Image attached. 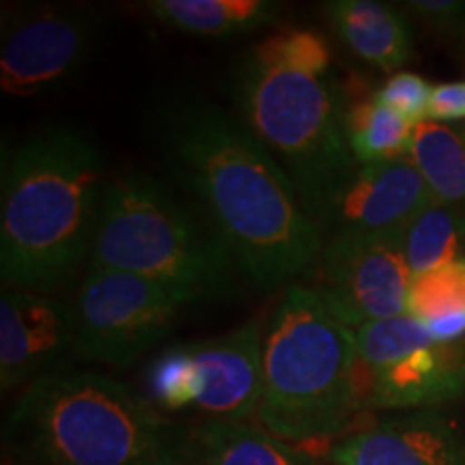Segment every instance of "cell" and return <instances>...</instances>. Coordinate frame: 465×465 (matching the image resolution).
I'll return each mask as SVG.
<instances>
[{"mask_svg":"<svg viewBox=\"0 0 465 465\" xmlns=\"http://www.w3.org/2000/svg\"><path fill=\"white\" fill-rule=\"evenodd\" d=\"M158 132L171 173L203 203L250 281L276 289L317 263L323 231L287 173L240 119L183 95L162 108Z\"/></svg>","mask_w":465,"mask_h":465,"instance_id":"6da1fadb","label":"cell"},{"mask_svg":"<svg viewBox=\"0 0 465 465\" xmlns=\"http://www.w3.org/2000/svg\"><path fill=\"white\" fill-rule=\"evenodd\" d=\"M330 67L322 35L284 28L254 44L232 72L237 119L287 173L323 232L358 171Z\"/></svg>","mask_w":465,"mask_h":465,"instance_id":"7a4b0ae2","label":"cell"},{"mask_svg":"<svg viewBox=\"0 0 465 465\" xmlns=\"http://www.w3.org/2000/svg\"><path fill=\"white\" fill-rule=\"evenodd\" d=\"M104 160L86 134L50 127L9 155L0 201L5 289L54 291L91 254Z\"/></svg>","mask_w":465,"mask_h":465,"instance_id":"3957f363","label":"cell"},{"mask_svg":"<svg viewBox=\"0 0 465 465\" xmlns=\"http://www.w3.org/2000/svg\"><path fill=\"white\" fill-rule=\"evenodd\" d=\"M179 427L147 397L91 371L33 381L3 424L7 465H147L177 449Z\"/></svg>","mask_w":465,"mask_h":465,"instance_id":"277c9868","label":"cell"},{"mask_svg":"<svg viewBox=\"0 0 465 465\" xmlns=\"http://www.w3.org/2000/svg\"><path fill=\"white\" fill-rule=\"evenodd\" d=\"M360 397L356 330L311 287H289L263 334L259 422L284 441L341 435Z\"/></svg>","mask_w":465,"mask_h":465,"instance_id":"5b68a950","label":"cell"},{"mask_svg":"<svg viewBox=\"0 0 465 465\" xmlns=\"http://www.w3.org/2000/svg\"><path fill=\"white\" fill-rule=\"evenodd\" d=\"M91 267L147 278L196 304L231 293L237 263L164 185L127 173L104 185Z\"/></svg>","mask_w":465,"mask_h":465,"instance_id":"8992f818","label":"cell"},{"mask_svg":"<svg viewBox=\"0 0 465 465\" xmlns=\"http://www.w3.org/2000/svg\"><path fill=\"white\" fill-rule=\"evenodd\" d=\"M147 399L160 411H192L203 420L246 422L263 397V334L257 322L224 336L164 349L144 373Z\"/></svg>","mask_w":465,"mask_h":465,"instance_id":"52a82bcc","label":"cell"},{"mask_svg":"<svg viewBox=\"0 0 465 465\" xmlns=\"http://www.w3.org/2000/svg\"><path fill=\"white\" fill-rule=\"evenodd\" d=\"M72 306L75 358L125 369L171 334L190 302L147 278L89 267Z\"/></svg>","mask_w":465,"mask_h":465,"instance_id":"ba28073f","label":"cell"},{"mask_svg":"<svg viewBox=\"0 0 465 465\" xmlns=\"http://www.w3.org/2000/svg\"><path fill=\"white\" fill-rule=\"evenodd\" d=\"M317 267L315 291L349 328L407 312L411 272L401 235H330Z\"/></svg>","mask_w":465,"mask_h":465,"instance_id":"9c48e42d","label":"cell"},{"mask_svg":"<svg viewBox=\"0 0 465 465\" xmlns=\"http://www.w3.org/2000/svg\"><path fill=\"white\" fill-rule=\"evenodd\" d=\"M104 28L95 9L44 7L15 17L3 28L0 86L11 97L56 89L95 50Z\"/></svg>","mask_w":465,"mask_h":465,"instance_id":"30bf717a","label":"cell"},{"mask_svg":"<svg viewBox=\"0 0 465 465\" xmlns=\"http://www.w3.org/2000/svg\"><path fill=\"white\" fill-rule=\"evenodd\" d=\"M465 394V345L440 342L420 328L371 366H360L362 407L431 410Z\"/></svg>","mask_w":465,"mask_h":465,"instance_id":"8fae6325","label":"cell"},{"mask_svg":"<svg viewBox=\"0 0 465 465\" xmlns=\"http://www.w3.org/2000/svg\"><path fill=\"white\" fill-rule=\"evenodd\" d=\"M75 358L74 306L45 291L5 289L0 298V388L31 386Z\"/></svg>","mask_w":465,"mask_h":465,"instance_id":"7c38bea8","label":"cell"},{"mask_svg":"<svg viewBox=\"0 0 465 465\" xmlns=\"http://www.w3.org/2000/svg\"><path fill=\"white\" fill-rule=\"evenodd\" d=\"M433 196L410 158L358 166L330 213V235H403Z\"/></svg>","mask_w":465,"mask_h":465,"instance_id":"4fadbf2b","label":"cell"},{"mask_svg":"<svg viewBox=\"0 0 465 465\" xmlns=\"http://www.w3.org/2000/svg\"><path fill=\"white\" fill-rule=\"evenodd\" d=\"M339 465H465V431L438 410L388 418L332 449Z\"/></svg>","mask_w":465,"mask_h":465,"instance_id":"5bb4252c","label":"cell"},{"mask_svg":"<svg viewBox=\"0 0 465 465\" xmlns=\"http://www.w3.org/2000/svg\"><path fill=\"white\" fill-rule=\"evenodd\" d=\"M177 455L188 465H315L308 452L267 429L226 420L179 427Z\"/></svg>","mask_w":465,"mask_h":465,"instance_id":"9a60e30c","label":"cell"},{"mask_svg":"<svg viewBox=\"0 0 465 465\" xmlns=\"http://www.w3.org/2000/svg\"><path fill=\"white\" fill-rule=\"evenodd\" d=\"M325 14L349 48L381 72H397L411 56V31L405 17L377 0H334Z\"/></svg>","mask_w":465,"mask_h":465,"instance_id":"2e32d148","label":"cell"},{"mask_svg":"<svg viewBox=\"0 0 465 465\" xmlns=\"http://www.w3.org/2000/svg\"><path fill=\"white\" fill-rule=\"evenodd\" d=\"M147 9L160 25L201 37L252 33L281 15V5L270 0H153Z\"/></svg>","mask_w":465,"mask_h":465,"instance_id":"e0dca14e","label":"cell"},{"mask_svg":"<svg viewBox=\"0 0 465 465\" xmlns=\"http://www.w3.org/2000/svg\"><path fill=\"white\" fill-rule=\"evenodd\" d=\"M407 315L418 319L435 341L461 342L465 336V259L411 276Z\"/></svg>","mask_w":465,"mask_h":465,"instance_id":"ac0fdd59","label":"cell"},{"mask_svg":"<svg viewBox=\"0 0 465 465\" xmlns=\"http://www.w3.org/2000/svg\"><path fill=\"white\" fill-rule=\"evenodd\" d=\"M435 203L459 205L465 201V138L446 124L422 121L416 125L407 153Z\"/></svg>","mask_w":465,"mask_h":465,"instance_id":"d6986e66","label":"cell"},{"mask_svg":"<svg viewBox=\"0 0 465 465\" xmlns=\"http://www.w3.org/2000/svg\"><path fill=\"white\" fill-rule=\"evenodd\" d=\"M411 276L465 259V216L457 205L431 203L401 235Z\"/></svg>","mask_w":465,"mask_h":465,"instance_id":"ffe728a7","label":"cell"},{"mask_svg":"<svg viewBox=\"0 0 465 465\" xmlns=\"http://www.w3.org/2000/svg\"><path fill=\"white\" fill-rule=\"evenodd\" d=\"M416 125L375 100L356 104L345 113L349 149L360 166L407 158Z\"/></svg>","mask_w":465,"mask_h":465,"instance_id":"44dd1931","label":"cell"},{"mask_svg":"<svg viewBox=\"0 0 465 465\" xmlns=\"http://www.w3.org/2000/svg\"><path fill=\"white\" fill-rule=\"evenodd\" d=\"M433 86L418 74L401 72L394 74L386 84L381 86L375 100L386 108L403 116L410 124H422L429 119V104H431Z\"/></svg>","mask_w":465,"mask_h":465,"instance_id":"7402d4cb","label":"cell"},{"mask_svg":"<svg viewBox=\"0 0 465 465\" xmlns=\"http://www.w3.org/2000/svg\"><path fill=\"white\" fill-rule=\"evenodd\" d=\"M407 7L435 28L455 31L465 26V0H414Z\"/></svg>","mask_w":465,"mask_h":465,"instance_id":"603a6c76","label":"cell"},{"mask_svg":"<svg viewBox=\"0 0 465 465\" xmlns=\"http://www.w3.org/2000/svg\"><path fill=\"white\" fill-rule=\"evenodd\" d=\"M465 119V80L463 83H446L433 86L431 104H429V121L449 124Z\"/></svg>","mask_w":465,"mask_h":465,"instance_id":"cb8c5ba5","label":"cell"},{"mask_svg":"<svg viewBox=\"0 0 465 465\" xmlns=\"http://www.w3.org/2000/svg\"><path fill=\"white\" fill-rule=\"evenodd\" d=\"M147 465H188V463H185L183 459L177 455V449H174L173 455H168V457H162V459H158V461H153V463H147Z\"/></svg>","mask_w":465,"mask_h":465,"instance_id":"d4e9b609","label":"cell"},{"mask_svg":"<svg viewBox=\"0 0 465 465\" xmlns=\"http://www.w3.org/2000/svg\"><path fill=\"white\" fill-rule=\"evenodd\" d=\"M461 134H463V138H465V130H463V132H461Z\"/></svg>","mask_w":465,"mask_h":465,"instance_id":"484cf974","label":"cell"},{"mask_svg":"<svg viewBox=\"0 0 465 465\" xmlns=\"http://www.w3.org/2000/svg\"><path fill=\"white\" fill-rule=\"evenodd\" d=\"M336 465H339V463H336Z\"/></svg>","mask_w":465,"mask_h":465,"instance_id":"4316f807","label":"cell"}]
</instances>
